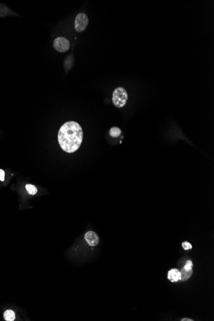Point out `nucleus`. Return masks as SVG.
<instances>
[{
	"label": "nucleus",
	"mask_w": 214,
	"mask_h": 321,
	"mask_svg": "<svg viewBox=\"0 0 214 321\" xmlns=\"http://www.w3.org/2000/svg\"><path fill=\"white\" fill-rule=\"evenodd\" d=\"M4 319L6 321H13L16 319V314L13 311L11 310H6L4 313Z\"/></svg>",
	"instance_id": "6e6552de"
},
{
	"label": "nucleus",
	"mask_w": 214,
	"mask_h": 321,
	"mask_svg": "<svg viewBox=\"0 0 214 321\" xmlns=\"http://www.w3.org/2000/svg\"><path fill=\"white\" fill-rule=\"evenodd\" d=\"M59 143L64 151L72 153L80 148L83 140V130L75 121H68L60 128Z\"/></svg>",
	"instance_id": "f257e3e1"
},
{
	"label": "nucleus",
	"mask_w": 214,
	"mask_h": 321,
	"mask_svg": "<svg viewBox=\"0 0 214 321\" xmlns=\"http://www.w3.org/2000/svg\"><path fill=\"white\" fill-rule=\"evenodd\" d=\"M53 47L56 51L63 53L68 51L70 48V42L66 38L58 37L53 42Z\"/></svg>",
	"instance_id": "20e7f679"
},
{
	"label": "nucleus",
	"mask_w": 214,
	"mask_h": 321,
	"mask_svg": "<svg viewBox=\"0 0 214 321\" xmlns=\"http://www.w3.org/2000/svg\"><path fill=\"white\" fill-rule=\"evenodd\" d=\"M128 101V93L123 87H118L114 90L112 94V102L117 108H122Z\"/></svg>",
	"instance_id": "f03ea898"
},
{
	"label": "nucleus",
	"mask_w": 214,
	"mask_h": 321,
	"mask_svg": "<svg viewBox=\"0 0 214 321\" xmlns=\"http://www.w3.org/2000/svg\"><path fill=\"white\" fill-rule=\"evenodd\" d=\"M85 239L90 246H96L99 242L98 235L94 231H88L85 235Z\"/></svg>",
	"instance_id": "39448f33"
},
{
	"label": "nucleus",
	"mask_w": 214,
	"mask_h": 321,
	"mask_svg": "<svg viewBox=\"0 0 214 321\" xmlns=\"http://www.w3.org/2000/svg\"><path fill=\"white\" fill-rule=\"evenodd\" d=\"M168 279L172 282H177L181 280V273L177 269H173L169 271Z\"/></svg>",
	"instance_id": "423d86ee"
},
{
	"label": "nucleus",
	"mask_w": 214,
	"mask_h": 321,
	"mask_svg": "<svg viewBox=\"0 0 214 321\" xmlns=\"http://www.w3.org/2000/svg\"><path fill=\"white\" fill-rule=\"evenodd\" d=\"M5 171L2 169H0V181L3 182L5 180Z\"/></svg>",
	"instance_id": "4468645a"
},
{
	"label": "nucleus",
	"mask_w": 214,
	"mask_h": 321,
	"mask_svg": "<svg viewBox=\"0 0 214 321\" xmlns=\"http://www.w3.org/2000/svg\"><path fill=\"white\" fill-rule=\"evenodd\" d=\"M180 272L181 273V280L184 281L188 280L191 277V276L192 275V273H193V270H192V269L190 270H185L183 268L181 269Z\"/></svg>",
	"instance_id": "0eeeda50"
},
{
	"label": "nucleus",
	"mask_w": 214,
	"mask_h": 321,
	"mask_svg": "<svg viewBox=\"0 0 214 321\" xmlns=\"http://www.w3.org/2000/svg\"><path fill=\"white\" fill-rule=\"evenodd\" d=\"M192 320H193L190 319H183L182 320V321H192Z\"/></svg>",
	"instance_id": "2eb2a0df"
},
{
	"label": "nucleus",
	"mask_w": 214,
	"mask_h": 321,
	"mask_svg": "<svg viewBox=\"0 0 214 321\" xmlns=\"http://www.w3.org/2000/svg\"><path fill=\"white\" fill-rule=\"evenodd\" d=\"M25 187L28 193H29L30 195H35L37 194V189L36 187L34 186V185H31V184H27L26 185Z\"/></svg>",
	"instance_id": "9b49d317"
},
{
	"label": "nucleus",
	"mask_w": 214,
	"mask_h": 321,
	"mask_svg": "<svg viewBox=\"0 0 214 321\" xmlns=\"http://www.w3.org/2000/svg\"><path fill=\"white\" fill-rule=\"evenodd\" d=\"M89 25V18L86 14L84 13H78L75 22V30L77 32L80 33L83 32Z\"/></svg>",
	"instance_id": "7ed1b4c3"
},
{
	"label": "nucleus",
	"mask_w": 214,
	"mask_h": 321,
	"mask_svg": "<svg viewBox=\"0 0 214 321\" xmlns=\"http://www.w3.org/2000/svg\"><path fill=\"white\" fill-rule=\"evenodd\" d=\"M183 247L185 250H188V249H191L192 248V245L188 242H184L182 244Z\"/></svg>",
	"instance_id": "ddd939ff"
},
{
	"label": "nucleus",
	"mask_w": 214,
	"mask_h": 321,
	"mask_svg": "<svg viewBox=\"0 0 214 321\" xmlns=\"http://www.w3.org/2000/svg\"><path fill=\"white\" fill-rule=\"evenodd\" d=\"M109 134L111 137L113 138L118 137L121 134V130L118 127H112L110 128Z\"/></svg>",
	"instance_id": "1a4fd4ad"
},
{
	"label": "nucleus",
	"mask_w": 214,
	"mask_h": 321,
	"mask_svg": "<svg viewBox=\"0 0 214 321\" xmlns=\"http://www.w3.org/2000/svg\"><path fill=\"white\" fill-rule=\"evenodd\" d=\"M73 55H69L65 62H64V66H65V68L67 69H69L71 67L73 66Z\"/></svg>",
	"instance_id": "9d476101"
},
{
	"label": "nucleus",
	"mask_w": 214,
	"mask_h": 321,
	"mask_svg": "<svg viewBox=\"0 0 214 321\" xmlns=\"http://www.w3.org/2000/svg\"><path fill=\"white\" fill-rule=\"evenodd\" d=\"M192 267H193V263H192V262L190 260H188L186 262V263H185L183 269L185 270H192Z\"/></svg>",
	"instance_id": "f8f14e48"
}]
</instances>
